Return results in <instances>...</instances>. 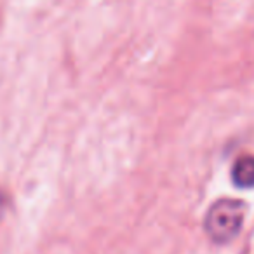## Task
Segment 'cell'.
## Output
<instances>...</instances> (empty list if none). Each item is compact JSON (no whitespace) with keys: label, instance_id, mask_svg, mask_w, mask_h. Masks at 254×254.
Segmentation results:
<instances>
[{"label":"cell","instance_id":"obj_1","mask_svg":"<svg viewBox=\"0 0 254 254\" xmlns=\"http://www.w3.org/2000/svg\"><path fill=\"white\" fill-rule=\"evenodd\" d=\"M246 218V204L237 198H221L214 202L205 214L204 228L209 239L226 244L239 235Z\"/></svg>","mask_w":254,"mask_h":254},{"label":"cell","instance_id":"obj_2","mask_svg":"<svg viewBox=\"0 0 254 254\" xmlns=\"http://www.w3.org/2000/svg\"><path fill=\"white\" fill-rule=\"evenodd\" d=\"M232 180L239 188L254 187V155H242L232 169Z\"/></svg>","mask_w":254,"mask_h":254},{"label":"cell","instance_id":"obj_3","mask_svg":"<svg viewBox=\"0 0 254 254\" xmlns=\"http://www.w3.org/2000/svg\"><path fill=\"white\" fill-rule=\"evenodd\" d=\"M4 211H5V197H4V193L0 191V219L4 216Z\"/></svg>","mask_w":254,"mask_h":254}]
</instances>
